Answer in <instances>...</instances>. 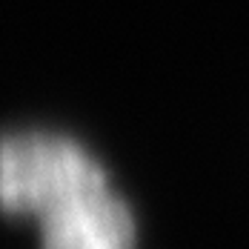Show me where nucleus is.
Masks as SVG:
<instances>
[{
    "instance_id": "f03ea898",
    "label": "nucleus",
    "mask_w": 249,
    "mask_h": 249,
    "mask_svg": "<svg viewBox=\"0 0 249 249\" xmlns=\"http://www.w3.org/2000/svg\"><path fill=\"white\" fill-rule=\"evenodd\" d=\"M138 229L112 189L69 200L40 221V249H135Z\"/></svg>"
},
{
    "instance_id": "f257e3e1",
    "label": "nucleus",
    "mask_w": 249,
    "mask_h": 249,
    "mask_svg": "<svg viewBox=\"0 0 249 249\" xmlns=\"http://www.w3.org/2000/svg\"><path fill=\"white\" fill-rule=\"evenodd\" d=\"M109 189V178L80 143L49 132L0 138V212L43 221L69 200Z\"/></svg>"
}]
</instances>
